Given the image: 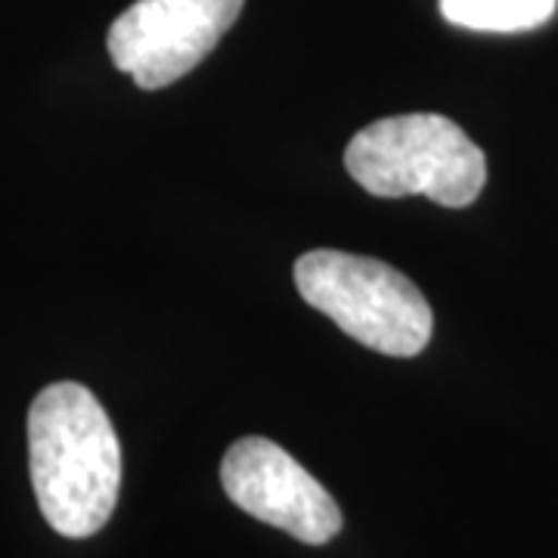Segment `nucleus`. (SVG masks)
<instances>
[{
  "mask_svg": "<svg viewBox=\"0 0 558 558\" xmlns=\"http://www.w3.org/2000/svg\"><path fill=\"white\" fill-rule=\"evenodd\" d=\"M245 0H137L109 28V57L143 90L193 72L240 20Z\"/></svg>",
  "mask_w": 558,
  "mask_h": 558,
  "instance_id": "obj_4",
  "label": "nucleus"
},
{
  "mask_svg": "<svg viewBox=\"0 0 558 558\" xmlns=\"http://www.w3.org/2000/svg\"><path fill=\"white\" fill-rule=\"evenodd\" d=\"M344 168L373 196H425L444 208L472 205L487 180L478 143L457 121L435 112L366 124L348 143Z\"/></svg>",
  "mask_w": 558,
  "mask_h": 558,
  "instance_id": "obj_2",
  "label": "nucleus"
},
{
  "mask_svg": "<svg viewBox=\"0 0 558 558\" xmlns=\"http://www.w3.org/2000/svg\"><path fill=\"white\" fill-rule=\"evenodd\" d=\"M301 299L344 336L388 357H416L432 341L435 317L425 295L391 264L332 248L295 260Z\"/></svg>",
  "mask_w": 558,
  "mask_h": 558,
  "instance_id": "obj_3",
  "label": "nucleus"
},
{
  "mask_svg": "<svg viewBox=\"0 0 558 558\" xmlns=\"http://www.w3.org/2000/svg\"><path fill=\"white\" fill-rule=\"evenodd\" d=\"M220 484L242 512L301 543L319 546L341 531L339 502L274 440H236L220 462Z\"/></svg>",
  "mask_w": 558,
  "mask_h": 558,
  "instance_id": "obj_5",
  "label": "nucleus"
},
{
  "mask_svg": "<svg viewBox=\"0 0 558 558\" xmlns=\"http://www.w3.org/2000/svg\"><path fill=\"white\" fill-rule=\"evenodd\" d=\"M28 465L40 515L62 537H90L121 490V444L102 403L78 381L44 388L28 410Z\"/></svg>",
  "mask_w": 558,
  "mask_h": 558,
  "instance_id": "obj_1",
  "label": "nucleus"
},
{
  "mask_svg": "<svg viewBox=\"0 0 558 558\" xmlns=\"http://www.w3.org/2000/svg\"><path fill=\"white\" fill-rule=\"evenodd\" d=\"M558 0H440V16L472 32H531L553 20Z\"/></svg>",
  "mask_w": 558,
  "mask_h": 558,
  "instance_id": "obj_6",
  "label": "nucleus"
}]
</instances>
